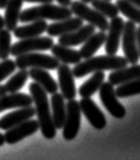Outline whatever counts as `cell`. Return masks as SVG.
<instances>
[{"label":"cell","mask_w":140,"mask_h":160,"mask_svg":"<svg viewBox=\"0 0 140 160\" xmlns=\"http://www.w3.org/2000/svg\"><path fill=\"white\" fill-rule=\"evenodd\" d=\"M29 88L33 98V103H35L36 115L38 117V122L40 124L42 135L46 139L51 140L56 136L57 129L54 125L52 113L50 111L48 93L36 82L29 84Z\"/></svg>","instance_id":"1"},{"label":"cell","mask_w":140,"mask_h":160,"mask_svg":"<svg viewBox=\"0 0 140 160\" xmlns=\"http://www.w3.org/2000/svg\"><path fill=\"white\" fill-rule=\"evenodd\" d=\"M128 65V61L125 57L116 56V55H107V56L91 57L86 59V61H80L75 64L72 69L75 78H82L87 74H91L96 71H107V70H118L124 68Z\"/></svg>","instance_id":"2"},{"label":"cell","mask_w":140,"mask_h":160,"mask_svg":"<svg viewBox=\"0 0 140 160\" xmlns=\"http://www.w3.org/2000/svg\"><path fill=\"white\" fill-rule=\"evenodd\" d=\"M72 16V11L68 6L54 5L52 3H44L39 6H34L24 9L20 12V22H32L39 19L49 20H62Z\"/></svg>","instance_id":"3"},{"label":"cell","mask_w":140,"mask_h":160,"mask_svg":"<svg viewBox=\"0 0 140 160\" xmlns=\"http://www.w3.org/2000/svg\"><path fill=\"white\" fill-rule=\"evenodd\" d=\"M15 65L18 69L41 68L46 70H55L59 66V60L54 56L42 53H25L16 57Z\"/></svg>","instance_id":"4"},{"label":"cell","mask_w":140,"mask_h":160,"mask_svg":"<svg viewBox=\"0 0 140 160\" xmlns=\"http://www.w3.org/2000/svg\"><path fill=\"white\" fill-rule=\"evenodd\" d=\"M70 9L72 11V14H75L77 18L84 20V22H90V24L95 26L100 31H108L109 22L107 20V18L100 13L95 8H91L90 6H87L86 3L82 1L71 2Z\"/></svg>","instance_id":"5"},{"label":"cell","mask_w":140,"mask_h":160,"mask_svg":"<svg viewBox=\"0 0 140 160\" xmlns=\"http://www.w3.org/2000/svg\"><path fill=\"white\" fill-rule=\"evenodd\" d=\"M81 123V109L77 100L70 99L66 103V117L63 125V137L71 141L77 136Z\"/></svg>","instance_id":"6"},{"label":"cell","mask_w":140,"mask_h":160,"mask_svg":"<svg viewBox=\"0 0 140 160\" xmlns=\"http://www.w3.org/2000/svg\"><path fill=\"white\" fill-rule=\"evenodd\" d=\"M136 26L133 22L128 20L124 22L122 32V46L123 52L128 63L137 64L139 61V53L137 47V35H136Z\"/></svg>","instance_id":"7"},{"label":"cell","mask_w":140,"mask_h":160,"mask_svg":"<svg viewBox=\"0 0 140 160\" xmlns=\"http://www.w3.org/2000/svg\"><path fill=\"white\" fill-rule=\"evenodd\" d=\"M53 45V39L48 37L39 36L35 38H29V39H23L11 46L10 55L18 57L19 55H23L25 53L47 51V50H51Z\"/></svg>","instance_id":"8"},{"label":"cell","mask_w":140,"mask_h":160,"mask_svg":"<svg viewBox=\"0 0 140 160\" xmlns=\"http://www.w3.org/2000/svg\"><path fill=\"white\" fill-rule=\"evenodd\" d=\"M99 91L100 99L106 109L116 119H123L126 115V109L118 100L113 84L110 82H103Z\"/></svg>","instance_id":"9"},{"label":"cell","mask_w":140,"mask_h":160,"mask_svg":"<svg viewBox=\"0 0 140 160\" xmlns=\"http://www.w3.org/2000/svg\"><path fill=\"white\" fill-rule=\"evenodd\" d=\"M40 130V124L38 120H27L18 125L14 126L10 129L6 130V133L4 134L5 143L10 145L16 144L20 142L24 138L36 134Z\"/></svg>","instance_id":"10"},{"label":"cell","mask_w":140,"mask_h":160,"mask_svg":"<svg viewBox=\"0 0 140 160\" xmlns=\"http://www.w3.org/2000/svg\"><path fill=\"white\" fill-rule=\"evenodd\" d=\"M78 102L81 112L93 128L96 130H103L106 128L107 120H106L104 112L91 98H81Z\"/></svg>","instance_id":"11"},{"label":"cell","mask_w":140,"mask_h":160,"mask_svg":"<svg viewBox=\"0 0 140 160\" xmlns=\"http://www.w3.org/2000/svg\"><path fill=\"white\" fill-rule=\"evenodd\" d=\"M124 20L120 16L111 18L108 28V36L105 42V51L107 55H116L119 50L120 40L122 38Z\"/></svg>","instance_id":"12"},{"label":"cell","mask_w":140,"mask_h":160,"mask_svg":"<svg viewBox=\"0 0 140 160\" xmlns=\"http://www.w3.org/2000/svg\"><path fill=\"white\" fill-rule=\"evenodd\" d=\"M59 88L61 89V94L67 100L74 99L76 96V86L74 81V75L68 64H59L57 68Z\"/></svg>","instance_id":"13"},{"label":"cell","mask_w":140,"mask_h":160,"mask_svg":"<svg viewBox=\"0 0 140 160\" xmlns=\"http://www.w3.org/2000/svg\"><path fill=\"white\" fill-rule=\"evenodd\" d=\"M35 115L36 109L33 106L18 108L16 111L7 113L0 119V129L6 131V130L14 127V126L23 123V122L32 119Z\"/></svg>","instance_id":"14"},{"label":"cell","mask_w":140,"mask_h":160,"mask_svg":"<svg viewBox=\"0 0 140 160\" xmlns=\"http://www.w3.org/2000/svg\"><path fill=\"white\" fill-rule=\"evenodd\" d=\"M93 32H96L95 26L92 24L82 26L76 31L60 36L58 39V44L66 46V47H75V46L82 45Z\"/></svg>","instance_id":"15"},{"label":"cell","mask_w":140,"mask_h":160,"mask_svg":"<svg viewBox=\"0 0 140 160\" xmlns=\"http://www.w3.org/2000/svg\"><path fill=\"white\" fill-rule=\"evenodd\" d=\"M83 20L79 18H69L62 20H57L47 27L46 32L50 37H60L65 33L76 31L77 28L83 26Z\"/></svg>","instance_id":"16"},{"label":"cell","mask_w":140,"mask_h":160,"mask_svg":"<svg viewBox=\"0 0 140 160\" xmlns=\"http://www.w3.org/2000/svg\"><path fill=\"white\" fill-rule=\"evenodd\" d=\"M29 77H31L34 82L39 84L48 94L56 93L58 91V83L46 69L32 68L29 71Z\"/></svg>","instance_id":"17"},{"label":"cell","mask_w":140,"mask_h":160,"mask_svg":"<svg viewBox=\"0 0 140 160\" xmlns=\"http://www.w3.org/2000/svg\"><path fill=\"white\" fill-rule=\"evenodd\" d=\"M33 104V98L22 92L4 94L0 98V112L10 108H18L23 107H29Z\"/></svg>","instance_id":"18"},{"label":"cell","mask_w":140,"mask_h":160,"mask_svg":"<svg viewBox=\"0 0 140 160\" xmlns=\"http://www.w3.org/2000/svg\"><path fill=\"white\" fill-rule=\"evenodd\" d=\"M139 77H140V65L132 64L131 67L126 66L124 68L114 70L109 75V82L115 86L131 81V80Z\"/></svg>","instance_id":"19"},{"label":"cell","mask_w":140,"mask_h":160,"mask_svg":"<svg viewBox=\"0 0 140 160\" xmlns=\"http://www.w3.org/2000/svg\"><path fill=\"white\" fill-rule=\"evenodd\" d=\"M51 107H52V119L56 129L63 128L66 117V103L65 98L61 93H53L51 96Z\"/></svg>","instance_id":"20"},{"label":"cell","mask_w":140,"mask_h":160,"mask_svg":"<svg viewBox=\"0 0 140 160\" xmlns=\"http://www.w3.org/2000/svg\"><path fill=\"white\" fill-rule=\"evenodd\" d=\"M23 0H8L5 6V13H4V28L9 32H13V29L18 27L19 22V15L22 12Z\"/></svg>","instance_id":"21"},{"label":"cell","mask_w":140,"mask_h":160,"mask_svg":"<svg viewBox=\"0 0 140 160\" xmlns=\"http://www.w3.org/2000/svg\"><path fill=\"white\" fill-rule=\"evenodd\" d=\"M48 24L44 19H39L32 22V23L23 27H16L13 29V35L18 39H29V38L39 37L46 32Z\"/></svg>","instance_id":"22"},{"label":"cell","mask_w":140,"mask_h":160,"mask_svg":"<svg viewBox=\"0 0 140 160\" xmlns=\"http://www.w3.org/2000/svg\"><path fill=\"white\" fill-rule=\"evenodd\" d=\"M106 38H107V35H106L105 32L101 31L99 32H93L82 44V47L79 51L81 58L88 59L92 57L96 53L97 50H100V48L105 44Z\"/></svg>","instance_id":"23"},{"label":"cell","mask_w":140,"mask_h":160,"mask_svg":"<svg viewBox=\"0 0 140 160\" xmlns=\"http://www.w3.org/2000/svg\"><path fill=\"white\" fill-rule=\"evenodd\" d=\"M51 52H52L53 56L58 59L59 62H62L64 64H77L81 61V55L79 51L70 49L69 47L63 45H53V47L51 48Z\"/></svg>","instance_id":"24"},{"label":"cell","mask_w":140,"mask_h":160,"mask_svg":"<svg viewBox=\"0 0 140 160\" xmlns=\"http://www.w3.org/2000/svg\"><path fill=\"white\" fill-rule=\"evenodd\" d=\"M105 79V73L103 71H96L93 72L91 77L87 79L81 86L79 87L78 93L81 98H91L96 92L100 89Z\"/></svg>","instance_id":"25"},{"label":"cell","mask_w":140,"mask_h":160,"mask_svg":"<svg viewBox=\"0 0 140 160\" xmlns=\"http://www.w3.org/2000/svg\"><path fill=\"white\" fill-rule=\"evenodd\" d=\"M28 79H29V71H27V69H19V71H18V73H15L5 83V85H4L7 93L18 92L23 87L25 82L28 81Z\"/></svg>","instance_id":"26"},{"label":"cell","mask_w":140,"mask_h":160,"mask_svg":"<svg viewBox=\"0 0 140 160\" xmlns=\"http://www.w3.org/2000/svg\"><path fill=\"white\" fill-rule=\"evenodd\" d=\"M116 6L118 7L119 12L124 14L129 20L140 24V8L129 2L128 0H117Z\"/></svg>","instance_id":"27"},{"label":"cell","mask_w":140,"mask_h":160,"mask_svg":"<svg viewBox=\"0 0 140 160\" xmlns=\"http://www.w3.org/2000/svg\"><path fill=\"white\" fill-rule=\"evenodd\" d=\"M115 91L117 98H122L140 94V77L133 79L126 83L120 84V86L117 87Z\"/></svg>","instance_id":"28"},{"label":"cell","mask_w":140,"mask_h":160,"mask_svg":"<svg viewBox=\"0 0 140 160\" xmlns=\"http://www.w3.org/2000/svg\"><path fill=\"white\" fill-rule=\"evenodd\" d=\"M91 3L96 10H97L106 18H113L119 14V9L116 4H113L108 0H92Z\"/></svg>","instance_id":"29"},{"label":"cell","mask_w":140,"mask_h":160,"mask_svg":"<svg viewBox=\"0 0 140 160\" xmlns=\"http://www.w3.org/2000/svg\"><path fill=\"white\" fill-rule=\"evenodd\" d=\"M11 50V35L6 28L0 29V59L4 60L10 55Z\"/></svg>","instance_id":"30"},{"label":"cell","mask_w":140,"mask_h":160,"mask_svg":"<svg viewBox=\"0 0 140 160\" xmlns=\"http://www.w3.org/2000/svg\"><path fill=\"white\" fill-rule=\"evenodd\" d=\"M16 70L15 62L11 59H4L0 62V82L6 79Z\"/></svg>","instance_id":"31"},{"label":"cell","mask_w":140,"mask_h":160,"mask_svg":"<svg viewBox=\"0 0 140 160\" xmlns=\"http://www.w3.org/2000/svg\"><path fill=\"white\" fill-rule=\"evenodd\" d=\"M23 1H25V2H35V3H52L54 0H23Z\"/></svg>","instance_id":"32"},{"label":"cell","mask_w":140,"mask_h":160,"mask_svg":"<svg viewBox=\"0 0 140 160\" xmlns=\"http://www.w3.org/2000/svg\"><path fill=\"white\" fill-rule=\"evenodd\" d=\"M56 1L63 6H70V4L72 2L71 0H56Z\"/></svg>","instance_id":"33"},{"label":"cell","mask_w":140,"mask_h":160,"mask_svg":"<svg viewBox=\"0 0 140 160\" xmlns=\"http://www.w3.org/2000/svg\"><path fill=\"white\" fill-rule=\"evenodd\" d=\"M136 35H137V47H138V53L140 56V27L136 29Z\"/></svg>","instance_id":"34"},{"label":"cell","mask_w":140,"mask_h":160,"mask_svg":"<svg viewBox=\"0 0 140 160\" xmlns=\"http://www.w3.org/2000/svg\"><path fill=\"white\" fill-rule=\"evenodd\" d=\"M6 93H7V91L5 89V86L1 85V84H0V98H1V96H3L4 94H6Z\"/></svg>","instance_id":"35"},{"label":"cell","mask_w":140,"mask_h":160,"mask_svg":"<svg viewBox=\"0 0 140 160\" xmlns=\"http://www.w3.org/2000/svg\"><path fill=\"white\" fill-rule=\"evenodd\" d=\"M7 2H8V0H0V9H3V8H5Z\"/></svg>","instance_id":"36"},{"label":"cell","mask_w":140,"mask_h":160,"mask_svg":"<svg viewBox=\"0 0 140 160\" xmlns=\"http://www.w3.org/2000/svg\"><path fill=\"white\" fill-rule=\"evenodd\" d=\"M129 2H131L132 4H134L135 6H137L138 8H140V0H128Z\"/></svg>","instance_id":"37"},{"label":"cell","mask_w":140,"mask_h":160,"mask_svg":"<svg viewBox=\"0 0 140 160\" xmlns=\"http://www.w3.org/2000/svg\"><path fill=\"white\" fill-rule=\"evenodd\" d=\"M5 144V139H4V135L0 133V147Z\"/></svg>","instance_id":"38"},{"label":"cell","mask_w":140,"mask_h":160,"mask_svg":"<svg viewBox=\"0 0 140 160\" xmlns=\"http://www.w3.org/2000/svg\"><path fill=\"white\" fill-rule=\"evenodd\" d=\"M4 28V18L0 15V29Z\"/></svg>","instance_id":"39"},{"label":"cell","mask_w":140,"mask_h":160,"mask_svg":"<svg viewBox=\"0 0 140 160\" xmlns=\"http://www.w3.org/2000/svg\"><path fill=\"white\" fill-rule=\"evenodd\" d=\"M82 2H84V3H91L92 0H81Z\"/></svg>","instance_id":"40"},{"label":"cell","mask_w":140,"mask_h":160,"mask_svg":"<svg viewBox=\"0 0 140 160\" xmlns=\"http://www.w3.org/2000/svg\"><path fill=\"white\" fill-rule=\"evenodd\" d=\"M108 1H111V0H108Z\"/></svg>","instance_id":"41"}]
</instances>
